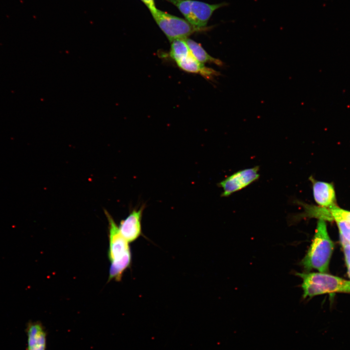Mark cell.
Instances as JSON below:
<instances>
[{"label": "cell", "mask_w": 350, "mask_h": 350, "mask_svg": "<svg viewBox=\"0 0 350 350\" xmlns=\"http://www.w3.org/2000/svg\"><path fill=\"white\" fill-rule=\"evenodd\" d=\"M147 7L149 11L153 14L157 9L156 7L154 0H141Z\"/></svg>", "instance_id": "cell-16"}, {"label": "cell", "mask_w": 350, "mask_h": 350, "mask_svg": "<svg viewBox=\"0 0 350 350\" xmlns=\"http://www.w3.org/2000/svg\"><path fill=\"white\" fill-rule=\"evenodd\" d=\"M171 42L169 55L176 62L184 59L191 53L185 39H175Z\"/></svg>", "instance_id": "cell-12"}, {"label": "cell", "mask_w": 350, "mask_h": 350, "mask_svg": "<svg viewBox=\"0 0 350 350\" xmlns=\"http://www.w3.org/2000/svg\"><path fill=\"white\" fill-rule=\"evenodd\" d=\"M340 242L343 246L347 265L350 266V243L340 235Z\"/></svg>", "instance_id": "cell-14"}, {"label": "cell", "mask_w": 350, "mask_h": 350, "mask_svg": "<svg viewBox=\"0 0 350 350\" xmlns=\"http://www.w3.org/2000/svg\"><path fill=\"white\" fill-rule=\"evenodd\" d=\"M152 15L171 42L178 39H186L195 32L200 31L187 20L158 9Z\"/></svg>", "instance_id": "cell-4"}, {"label": "cell", "mask_w": 350, "mask_h": 350, "mask_svg": "<svg viewBox=\"0 0 350 350\" xmlns=\"http://www.w3.org/2000/svg\"><path fill=\"white\" fill-rule=\"evenodd\" d=\"M333 247L325 221L319 219L312 244L300 265L306 271L315 269L321 273L326 272Z\"/></svg>", "instance_id": "cell-2"}, {"label": "cell", "mask_w": 350, "mask_h": 350, "mask_svg": "<svg viewBox=\"0 0 350 350\" xmlns=\"http://www.w3.org/2000/svg\"><path fill=\"white\" fill-rule=\"evenodd\" d=\"M186 42L189 47L192 55L199 62L213 63L218 65L222 64V62L210 55L203 48L201 45L190 38H186Z\"/></svg>", "instance_id": "cell-11"}, {"label": "cell", "mask_w": 350, "mask_h": 350, "mask_svg": "<svg viewBox=\"0 0 350 350\" xmlns=\"http://www.w3.org/2000/svg\"><path fill=\"white\" fill-rule=\"evenodd\" d=\"M228 4L227 2L211 4L203 1L191 0L192 25L200 31L203 30L207 27V23L214 12Z\"/></svg>", "instance_id": "cell-6"}, {"label": "cell", "mask_w": 350, "mask_h": 350, "mask_svg": "<svg viewBox=\"0 0 350 350\" xmlns=\"http://www.w3.org/2000/svg\"><path fill=\"white\" fill-rule=\"evenodd\" d=\"M331 214L337 223L340 235L350 243V220L335 213Z\"/></svg>", "instance_id": "cell-13"}, {"label": "cell", "mask_w": 350, "mask_h": 350, "mask_svg": "<svg viewBox=\"0 0 350 350\" xmlns=\"http://www.w3.org/2000/svg\"><path fill=\"white\" fill-rule=\"evenodd\" d=\"M302 280L303 297L334 292L350 293V281L324 273H297Z\"/></svg>", "instance_id": "cell-3"}, {"label": "cell", "mask_w": 350, "mask_h": 350, "mask_svg": "<svg viewBox=\"0 0 350 350\" xmlns=\"http://www.w3.org/2000/svg\"><path fill=\"white\" fill-rule=\"evenodd\" d=\"M178 66L184 71L198 73L208 79L218 75L214 70L206 67L203 63L198 61L191 53L184 59L176 62Z\"/></svg>", "instance_id": "cell-10"}, {"label": "cell", "mask_w": 350, "mask_h": 350, "mask_svg": "<svg viewBox=\"0 0 350 350\" xmlns=\"http://www.w3.org/2000/svg\"><path fill=\"white\" fill-rule=\"evenodd\" d=\"M27 350H46L47 332L39 321L29 322L26 328Z\"/></svg>", "instance_id": "cell-8"}, {"label": "cell", "mask_w": 350, "mask_h": 350, "mask_svg": "<svg viewBox=\"0 0 350 350\" xmlns=\"http://www.w3.org/2000/svg\"><path fill=\"white\" fill-rule=\"evenodd\" d=\"M105 213L108 222V257L110 262L108 281H119L131 263V254L129 243L120 233L118 226L112 216L106 210H105Z\"/></svg>", "instance_id": "cell-1"}, {"label": "cell", "mask_w": 350, "mask_h": 350, "mask_svg": "<svg viewBox=\"0 0 350 350\" xmlns=\"http://www.w3.org/2000/svg\"><path fill=\"white\" fill-rule=\"evenodd\" d=\"M259 167L239 171L221 181L218 185L223 189L222 196L227 197L239 191L259 177Z\"/></svg>", "instance_id": "cell-5"}, {"label": "cell", "mask_w": 350, "mask_h": 350, "mask_svg": "<svg viewBox=\"0 0 350 350\" xmlns=\"http://www.w3.org/2000/svg\"><path fill=\"white\" fill-rule=\"evenodd\" d=\"M143 206L133 210L118 226L120 233L128 242L135 241L141 233V220Z\"/></svg>", "instance_id": "cell-7"}, {"label": "cell", "mask_w": 350, "mask_h": 350, "mask_svg": "<svg viewBox=\"0 0 350 350\" xmlns=\"http://www.w3.org/2000/svg\"><path fill=\"white\" fill-rule=\"evenodd\" d=\"M329 209L331 213L337 214L350 220V211L340 209L335 205L329 207Z\"/></svg>", "instance_id": "cell-15"}, {"label": "cell", "mask_w": 350, "mask_h": 350, "mask_svg": "<svg viewBox=\"0 0 350 350\" xmlns=\"http://www.w3.org/2000/svg\"><path fill=\"white\" fill-rule=\"evenodd\" d=\"M348 273L349 276V277H350V266H348Z\"/></svg>", "instance_id": "cell-17"}, {"label": "cell", "mask_w": 350, "mask_h": 350, "mask_svg": "<svg viewBox=\"0 0 350 350\" xmlns=\"http://www.w3.org/2000/svg\"><path fill=\"white\" fill-rule=\"evenodd\" d=\"M309 179L313 184V196L316 203L325 208L334 205L335 194L332 184L316 181L312 176Z\"/></svg>", "instance_id": "cell-9"}, {"label": "cell", "mask_w": 350, "mask_h": 350, "mask_svg": "<svg viewBox=\"0 0 350 350\" xmlns=\"http://www.w3.org/2000/svg\"><path fill=\"white\" fill-rule=\"evenodd\" d=\"M167 0V1H169V0Z\"/></svg>", "instance_id": "cell-18"}]
</instances>
